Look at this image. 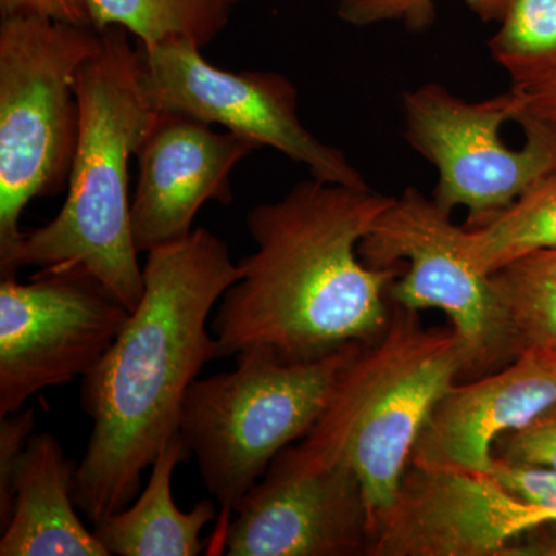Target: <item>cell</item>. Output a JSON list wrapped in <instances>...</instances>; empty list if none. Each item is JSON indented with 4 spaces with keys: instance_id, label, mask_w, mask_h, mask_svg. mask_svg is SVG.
<instances>
[{
    "instance_id": "obj_1",
    "label": "cell",
    "mask_w": 556,
    "mask_h": 556,
    "mask_svg": "<svg viewBox=\"0 0 556 556\" xmlns=\"http://www.w3.org/2000/svg\"><path fill=\"white\" fill-rule=\"evenodd\" d=\"M142 270L141 302L80 388L93 430L73 495L93 525L134 503L142 473L178 433L189 387L219 358L207 318L241 277L228 244L204 228L150 251Z\"/></svg>"
},
{
    "instance_id": "obj_2",
    "label": "cell",
    "mask_w": 556,
    "mask_h": 556,
    "mask_svg": "<svg viewBox=\"0 0 556 556\" xmlns=\"http://www.w3.org/2000/svg\"><path fill=\"white\" fill-rule=\"evenodd\" d=\"M391 200L311 178L251 208L257 251L239 263L211 325L219 358L265 345L300 364L378 339L390 320L388 288L404 266L371 268L358 244Z\"/></svg>"
},
{
    "instance_id": "obj_3",
    "label": "cell",
    "mask_w": 556,
    "mask_h": 556,
    "mask_svg": "<svg viewBox=\"0 0 556 556\" xmlns=\"http://www.w3.org/2000/svg\"><path fill=\"white\" fill-rule=\"evenodd\" d=\"M101 49L79 70V137L60 214L22 236L2 278L38 266L47 273L80 269L134 311L144 295L130 225L129 160L159 116L144 86L137 43L124 28L101 30Z\"/></svg>"
},
{
    "instance_id": "obj_4",
    "label": "cell",
    "mask_w": 556,
    "mask_h": 556,
    "mask_svg": "<svg viewBox=\"0 0 556 556\" xmlns=\"http://www.w3.org/2000/svg\"><path fill=\"white\" fill-rule=\"evenodd\" d=\"M387 328L343 369L327 408L281 455L303 466H345L372 514L391 506L428 415L464 376L453 329H428L419 313L390 303Z\"/></svg>"
},
{
    "instance_id": "obj_5",
    "label": "cell",
    "mask_w": 556,
    "mask_h": 556,
    "mask_svg": "<svg viewBox=\"0 0 556 556\" xmlns=\"http://www.w3.org/2000/svg\"><path fill=\"white\" fill-rule=\"evenodd\" d=\"M362 345L300 364L285 362L269 346H249L237 354L232 371L189 387L179 434L218 506L232 511L273 460L308 434Z\"/></svg>"
},
{
    "instance_id": "obj_6",
    "label": "cell",
    "mask_w": 556,
    "mask_h": 556,
    "mask_svg": "<svg viewBox=\"0 0 556 556\" xmlns=\"http://www.w3.org/2000/svg\"><path fill=\"white\" fill-rule=\"evenodd\" d=\"M101 31L42 16L0 24V266L24 236L22 212L68 185L79 137V70Z\"/></svg>"
},
{
    "instance_id": "obj_7",
    "label": "cell",
    "mask_w": 556,
    "mask_h": 556,
    "mask_svg": "<svg viewBox=\"0 0 556 556\" xmlns=\"http://www.w3.org/2000/svg\"><path fill=\"white\" fill-rule=\"evenodd\" d=\"M466 236V226L455 225L437 201L408 188L379 215L358 254L371 268L405 266L388 300L417 313L442 311L463 346L464 376L477 379L522 350L492 274L468 255Z\"/></svg>"
},
{
    "instance_id": "obj_8",
    "label": "cell",
    "mask_w": 556,
    "mask_h": 556,
    "mask_svg": "<svg viewBox=\"0 0 556 556\" xmlns=\"http://www.w3.org/2000/svg\"><path fill=\"white\" fill-rule=\"evenodd\" d=\"M402 109L405 138L438 172L433 200L448 214L467 207V228L485 225L556 167L555 142L533 124H519L521 149L501 137L517 115L511 89L471 102L431 83L405 91Z\"/></svg>"
},
{
    "instance_id": "obj_9",
    "label": "cell",
    "mask_w": 556,
    "mask_h": 556,
    "mask_svg": "<svg viewBox=\"0 0 556 556\" xmlns=\"http://www.w3.org/2000/svg\"><path fill=\"white\" fill-rule=\"evenodd\" d=\"M137 43L142 86L159 112L181 113L273 148L331 185L369 189L343 152L324 144L299 118L298 89L276 72H226L189 40Z\"/></svg>"
},
{
    "instance_id": "obj_10",
    "label": "cell",
    "mask_w": 556,
    "mask_h": 556,
    "mask_svg": "<svg viewBox=\"0 0 556 556\" xmlns=\"http://www.w3.org/2000/svg\"><path fill=\"white\" fill-rule=\"evenodd\" d=\"M131 311L80 269L39 270L0 283V417L46 388L84 378L108 353Z\"/></svg>"
},
{
    "instance_id": "obj_11",
    "label": "cell",
    "mask_w": 556,
    "mask_h": 556,
    "mask_svg": "<svg viewBox=\"0 0 556 556\" xmlns=\"http://www.w3.org/2000/svg\"><path fill=\"white\" fill-rule=\"evenodd\" d=\"M547 522L490 473L409 464L393 503L375 519L368 556L517 555Z\"/></svg>"
},
{
    "instance_id": "obj_12",
    "label": "cell",
    "mask_w": 556,
    "mask_h": 556,
    "mask_svg": "<svg viewBox=\"0 0 556 556\" xmlns=\"http://www.w3.org/2000/svg\"><path fill=\"white\" fill-rule=\"evenodd\" d=\"M232 511L229 556H368L371 547V508L345 466H303L280 453Z\"/></svg>"
},
{
    "instance_id": "obj_13",
    "label": "cell",
    "mask_w": 556,
    "mask_h": 556,
    "mask_svg": "<svg viewBox=\"0 0 556 556\" xmlns=\"http://www.w3.org/2000/svg\"><path fill=\"white\" fill-rule=\"evenodd\" d=\"M257 144L217 131L211 124L174 112H159L137 153L138 182L130 225L139 252L186 240L207 201L232 204L230 175Z\"/></svg>"
},
{
    "instance_id": "obj_14",
    "label": "cell",
    "mask_w": 556,
    "mask_h": 556,
    "mask_svg": "<svg viewBox=\"0 0 556 556\" xmlns=\"http://www.w3.org/2000/svg\"><path fill=\"white\" fill-rule=\"evenodd\" d=\"M555 404L554 348H530L506 367L450 387L428 415L409 464L490 473L496 442Z\"/></svg>"
},
{
    "instance_id": "obj_15",
    "label": "cell",
    "mask_w": 556,
    "mask_h": 556,
    "mask_svg": "<svg viewBox=\"0 0 556 556\" xmlns=\"http://www.w3.org/2000/svg\"><path fill=\"white\" fill-rule=\"evenodd\" d=\"M76 467L56 438L31 434L14 471L13 515L0 538V555L110 556L76 514Z\"/></svg>"
},
{
    "instance_id": "obj_16",
    "label": "cell",
    "mask_w": 556,
    "mask_h": 556,
    "mask_svg": "<svg viewBox=\"0 0 556 556\" xmlns=\"http://www.w3.org/2000/svg\"><path fill=\"white\" fill-rule=\"evenodd\" d=\"M189 453L179 431L153 460L152 473L141 496L118 514L94 525V535L109 555L195 556L204 548L201 530L217 517L212 501H200L182 511L172 496V478Z\"/></svg>"
},
{
    "instance_id": "obj_17",
    "label": "cell",
    "mask_w": 556,
    "mask_h": 556,
    "mask_svg": "<svg viewBox=\"0 0 556 556\" xmlns=\"http://www.w3.org/2000/svg\"><path fill=\"white\" fill-rule=\"evenodd\" d=\"M98 31L124 28L141 46L189 40L200 49L225 31L240 0H86Z\"/></svg>"
},
{
    "instance_id": "obj_18",
    "label": "cell",
    "mask_w": 556,
    "mask_h": 556,
    "mask_svg": "<svg viewBox=\"0 0 556 556\" xmlns=\"http://www.w3.org/2000/svg\"><path fill=\"white\" fill-rule=\"evenodd\" d=\"M466 247L485 274L532 252L556 249V167L485 225L467 228Z\"/></svg>"
},
{
    "instance_id": "obj_19",
    "label": "cell",
    "mask_w": 556,
    "mask_h": 556,
    "mask_svg": "<svg viewBox=\"0 0 556 556\" xmlns=\"http://www.w3.org/2000/svg\"><path fill=\"white\" fill-rule=\"evenodd\" d=\"M497 22L489 50L511 87L522 89L556 75V0H504Z\"/></svg>"
},
{
    "instance_id": "obj_20",
    "label": "cell",
    "mask_w": 556,
    "mask_h": 556,
    "mask_svg": "<svg viewBox=\"0 0 556 556\" xmlns=\"http://www.w3.org/2000/svg\"><path fill=\"white\" fill-rule=\"evenodd\" d=\"M522 353L556 342V249L514 260L492 274Z\"/></svg>"
},
{
    "instance_id": "obj_21",
    "label": "cell",
    "mask_w": 556,
    "mask_h": 556,
    "mask_svg": "<svg viewBox=\"0 0 556 556\" xmlns=\"http://www.w3.org/2000/svg\"><path fill=\"white\" fill-rule=\"evenodd\" d=\"M484 21H497L504 0H466ZM340 20L354 27L402 22L413 31L427 30L437 17L434 0H339Z\"/></svg>"
},
{
    "instance_id": "obj_22",
    "label": "cell",
    "mask_w": 556,
    "mask_h": 556,
    "mask_svg": "<svg viewBox=\"0 0 556 556\" xmlns=\"http://www.w3.org/2000/svg\"><path fill=\"white\" fill-rule=\"evenodd\" d=\"M495 459L556 471V404L527 426L504 434L496 442Z\"/></svg>"
},
{
    "instance_id": "obj_23",
    "label": "cell",
    "mask_w": 556,
    "mask_h": 556,
    "mask_svg": "<svg viewBox=\"0 0 556 556\" xmlns=\"http://www.w3.org/2000/svg\"><path fill=\"white\" fill-rule=\"evenodd\" d=\"M35 409H20L0 417V527L9 526L13 515V478L17 460L31 438L35 428Z\"/></svg>"
},
{
    "instance_id": "obj_24",
    "label": "cell",
    "mask_w": 556,
    "mask_h": 556,
    "mask_svg": "<svg viewBox=\"0 0 556 556\" xmlns=\"http://www.w3.org/2000/svg\"><path fill=\"white\" fill-rule=\"evenodd\" d=\"M493 478L514 495L532 504L548 517V525H556V471L551 468L518 466L495 459Z\"/></svg>"
},
{
    "instance_id": "obj_25",
    "label": "cell",
    "mask_w": 556,
    "mask_h": 556,
    "mask_svg": "<svg viewBox=\"0 0 556 556\" xmlns=\"http://www.w3.org/2000/svg\"><path fill=\"white\" fill-rule=\"evenodd\" d=\"M511 90L517 94L514 123H529L543 130L556 146V75L533 86Z\"/></svg>"
},
{
    "instance_id": "obj_26",
    "label": "cell",
    "mask_w": 556,
    "mask_h": 556,
    "mask_svg": "<svg viewBox=\"0 0 556 556\" xmlns=\"http://www.w3.org/2000/svg\"><path fill=\"white\" fill-rule=\"evenodd\" d=\"M0 14L42 16L70 24L90 25L86 0H0Z\"/></svg>"
},
{
    "instance_id": "obj_27",
    "label": "cell",
    "mask_w": 556,
    "mask_h": 556,
    "mask_svg": "<svg viewBox=\"0 0 556 556\" xmlns=\"http://www.w3.org/2000/svg\"><path fill=\"white\" fill-rule=\"evenodd\" d=\"M536 555H556V525L544 526L536 536Z\"/></svg>"
},
{
    "instance_id": "obj_28",
    "label": "cell",
    "mask_w": 556,
    "mask_h": 556,
    "mask_svg": "<svg viewBox=\"0 0 556 556\" xmlns=\"http://www.w3.org/2000/svg\"><path fill=\"white\" fill-rule=\"evenodd\" d=\"M551 348H554V351L556 353V342L554 343V345H551Z\"/></svg>"
}]
</instances>
